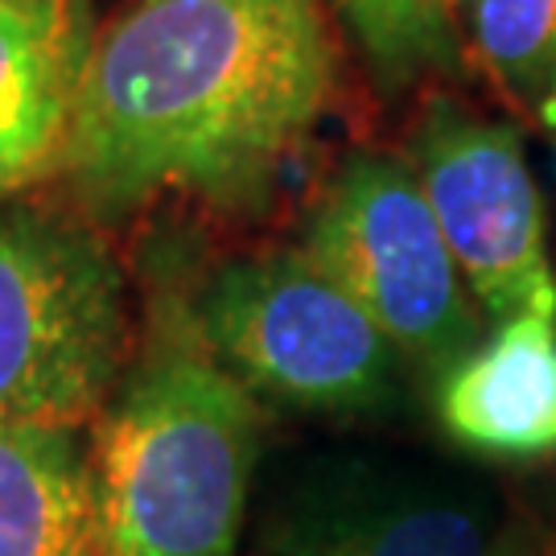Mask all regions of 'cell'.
Masks as SVG:
<instances>
[{
  "label": "cell",
  "instance_id": "1",
  "mask_svg": "<svg viewBox=\"0 0 556 556\" xmlns=\"http://www.w3.org/2000/svg\"><path fill=\"white\" fill-rule=\"evenodd\" d=\"M326 0H132L96 29L59 174L103 219L260 199L330 112Z\"/></svg>",
  "mask_w": 556,
  "mask_h": 556
},
{
  "label": "cell",
  "instance_id": "2",
  "mask_svg": "<svg viewBox=\"0 0 556 556\" xmlns=\"http://www.w3.org/2000/svg\"><path fill=\"white\" fill-rule=\"evenodd\" d=\"M256 441L252 392L178 309L91 445L103 556H236Z\"/></svg>",
  "mask_w": 556,
  "mask_h": 556
},
{
  "label": "cell",
  "instance_id": "3",
  "mask_svg": "<svg viewBox=\"0 0 556 556\" xmlns=\"http://www.w3.org/2000/svg\"><path fill=\"white\" fill-rule=\"evenodd\" d=\"M124 342V277L103 239L59 211H0V420L79 429Z\"/></svg>",
  "mask_w": 556,
  "mask_h": 556
},
{
  "label": "cell",
  "instance_id": "4",
  "mask_svg": "<svg viewBox=\"0 0 556 556\" xmlns=\"http://www.w3.org/2000/svg\"><path fill=\"white\" fill-rule=\"evenodd\" d=\"M186 321L248 392L293 408H367L392 379V342L301 248L223 264Z\"/></svg>",
  "mask_w": 556,
  "mask_h": 556
},
{
  "label": "cell",
  "instance_id": "5",
  "mask_svg": "<svg viewBox=\"0 0 556 556\" xmlns=\"http://www.w3.org/2000/svg\"><path fill=\"white\" fill-rule=\"evenodd\" d=\"M301 252L400 355L445 376L478 346L470 289L408 161L388 153L346 161L305 223Z\"/></svg>",
  "mask_w": 556,
  "mask_h": 556
},
{
  "label": "cell",
  "instance_id": "6",
  "mask_svg": "<svg viewBox=\"0 0 556 556\" xmlns=\"http://www.w3.org/2000/svg\"><path fill=\"white\" fill-rule=\"evenodd\" d=\"M408 165L482 314L495 326L556 318L544 202L516 124L441 96L420 116Z\"/></svg>",
  "mask_w": 556,
  "mask_h": 556
},
{
  "label": "cell",
  "instance_id": "7",
  "mask_svg": "<svg viewBox=\"0 0 556 556\" xmlns=\"http://www.w3.org/2000/svg\"><path fill=\"white\" fill-rule=\"evenodd\" d=\"M491 503L438 478H367L314 495L289 516L277 556H495Z\"/></svg>",
  "mask_w": 556,
  "mask_h": 556
},
{
  "label": "cell",
  "instance_id": "8",
  "mask_svg": "<svg viewBox=\"0 0 556 556\" xmlns=\"http://www.w3.org/2000/svg\"><path fill=\"white\" fill-rule=\"evenodd\" d=\"M91 38L87 0H0V199L59 174Z\"/></svg>",
  "mask_w": 556,
  "mask_h": 556
},
{
  "label": "cell",
  "instance_id": "9",
  "mask_svg": "<svg viewBox=\"0 0 556 556\" xmlns=\"http://www.w3.org/2000/svg\"><path fill=\"white\" fill-rule=\"evenodd\" d=\"M438 417L478 454H556V318L498 321L495 334L441 376Z\"/></svg>",
  "mask_w": 556,
  "mask_h": 556
},
{
  "label": "cell",
  "instance_id": "10",
  "mask_svg": "<svg viewBox=\"0 0 556 556\" xmlns=\"http://www.w3.org/2000/svg\"><path fill=\"white\" fill-rule=\"evenodd\" d=\"M0 556H103L91 450L75 425L0 420Z\"/></svg>",
  "mask_w": 556,
  "mask_h": 556
},
{
  "label": "cell",
  "instance_id": "11",
  "mask_svg": "<svg viewBox=\"0 0 556 556\" xmlns=\"http://www.w3.org/2000/svg\"><path fill=\"white\" fill-rule=\"evenodd\" d=\"M454 21L482 75L556 128V0H457Z\"/></svg>",
  "mask_w": 556,
  "mask_h": 556
},
{
  "label": "cell",
  "instance_id": "12",
  "mask_svg": "<svg viewBox=\"0 0 556 556\" xmlns=\"http://www.w3.org/2000/svg\"><path fill=\"white\" fill-rule=\"evenodd\" d=\"M358 38L379 79L413 83L450 71L462 59V34L450 9L433 0H326Z\"/></svg>",
  "mask_w": 556,
  "mask_h": 556
},
{
  "label": "cell",
  "instance_id": "13",
  "mask_svg": "<svg viewBox=\"0 0 556 556\" xmlns=\"http://www.w3.org/2000/svg\"><path fill=\"white\" fill-rule=\"evenodd\" d=\"M433 4H441V9H450V13H454V4H457V0H433Z\"/></svg>",
  "mask_w": 556,
  "mask_h": 556
},
{
  "label": "cell",
  "instance_id": "14",
  "mask_svg": "<svg viewBox=\"0 0 556 556\" xmlns=\"http://www.w3.org/2000/svg\"><path fill=\"white\" fill-rule=\"evenodd\" d=\"M495 556H516V553H511V548H507V544H503V548H498Z\"/></svg>",
  "mask_w": 556,
  "mask_h": 556
}]
</instances>
